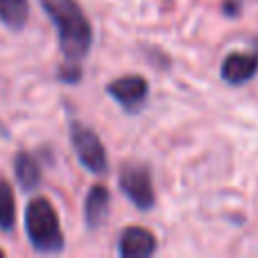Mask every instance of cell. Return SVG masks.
Wrapping results in <instances>:
<instances>
[{
  "instance_id": "9c48e42d",
  "label": "cell",
  "mask_w": 258,
  "mask_h": 258,
  "mask_svg": "<svg viewBox=\"0 0 258 258\" xmlns=\"http://www.w3.org/2000/svg\"><path fill=\"white\" fill-rule=\"evenodd\" d=\"M14 168H16V179L21 183L23 190H32V188L39 186L41 181V168L36 165V161L32 159L25 152H18L16 161H14Z\"/></svg>"
},
{
  "instance_id": "5b68a950",
  "label": "cell",
  "mask_w": 258,
  "mask_h": 258,
  "mask_svg": "<svg viewBox=\"0 0 258 258\" xmlns=\"http://www.w3.org/2000/svg\"><path fill=\"white\" fill-rule=\"evenodd\" d=\"M107 93L120 104L127 111H136L138 107H143V102L147 100L150 86L143 77L138 75H127V77H118L111 84L107 86Z\"/></svg>"
},
{
  "instance_id": "7c38bea8",
  "label": "cell",
  "mask_w": 258,
  "mask_h": 258,
  "mask_svg": "<svg viewBox=\"0 0 258 258\" xmlns=\"http://www.w3.org/2000/svg\"><path fill=\"white\" fill-rule=\"evenodd\" d=\"M59 77H61V82H80L82 77V68L80 63H73V61H66V66L59 71Z\"/></svg>"
},
{
  "instance_id": "4fadbf2b",
  "label": "cell",
  "mask_w": 258,
  "mask_h": 258,
  "mask_svg": "<svg viewBox=\"0 0 258 258\" xmlns=\"http://www.w3.org/2000/svg\"><path fill=\"white\" fill-rule=\"evenodd\" d=\"M0 132H5V129H3V125H0Z\"/></svg>"
},
{
  "instance_id": "8992f818",
  "label": "cell",
  "mask_w": 258,
  "mask_h": 258,
  "mask_svg": "<svg viewBox=\"0 0 258 258\" xmlns=\"http://www.w3.org/2000/svg\"><path fill=\"white\" fill-rule=\"evenodd\" d=\"M154 249H156L154 233L143 227L125 229L120 236V242H118V251L125 258H145L154 254Z\"/></svg>"
},
{
  "instance_id": "7a4b0ae2",
  "label": "cell",
  "mask_w": 258,
  "mask_h": 258,
  "mask_svg": "<svg viewBox=\"0 0 258 258\" xmlns=\"http://www.w3.org/2000/svg\"><path fill=\"white\" fill-rule=\"evenodd\" d=\"M25 231L32 247L41 254H54L63 249V233L54 206L43 197L30 202L25 211Z\"/></svg>"
},
{
  "instance_id": "52a82bcc",
  "label": "cell",
  "mask_w": 258,
  "mask_h": 258,
  "mask_svg": "<svg viewBox=\"0 0 258 258\" xmlns=\"http://www.w3.org/2000/svg\"><path fill=\"white\" fill-rule=\"evenodd\" d=\"M258 71V54L251 52H231L222 61V77L229 84H245Z\"/></svg>"
},
{
  "instance_id": "6da1fadb",
  "label": "cell",
  "mask_w": 258,
  "mask_h": 258,
  "mask_svg": "<svg viewBox=\"0 0 258 258\" xmlns=\"http://www.w3.org/2000/svg\"><path fill=\"white\" fill-rule=\"evenodd\" d=\"M39 5L57 27L63 59L80 63L89 54L91 43H93V30L82 7L75 0H39Z\"/></svg>"
},
{
  "instance_id": "3957f363",
  "label": "cell",
  "mask_w": 258,
  "mask_h": 258,
  "mask_svg": "<svg viewBox=\"0 0 258 258\" xmlns=\"http://www.w3.org/2000/svg\"><path fill=\"white\" fill-rule=\"evenodd\" d=\"M71 141L75 147V154L80 159V163L86 170L95 174H104L109 170V159L104 152L102 141L98 138V134L93 129H89L86 125L80 122H71Z\"/></svg>"
},
{
  "instance_id": "ba28073f",
  "label": "cell",
  "mask_w": 258,
  "mask_h": 258,
  "mask_svg": "<svg viewBox=\"0 0 258 258\" xmlns=\"http://www.w3.org/2000/svg\"><path fill=\"white\" fill-rule=\"evenodd\" d=\"M109 202H111V195L104 186H93L89 190L84 202V218L91 229L100 227L104 222V218L109 215Z\"/></svg>"
},
{
  "instance_id": "277c9868",
  "label": "cell",
  "mask_w": 258,
  "mask_h": 258,
  "mask_svg": "<svg viewBox=\"0 0 258 258\" xmlns=\"http://www.w3.org/2000/svg\"><path fill=\"white\" fill-rule=\"evenodd\" d=\"M120 190L134 202L136 209H152L154 204V186H152V174L145 165H125L118 177Z\"/></svg>"
},
{
  "instance_id": "30bf717a",
  "label": "cell",
  "mask_w": 258,
  "mask_h": 258,
  "mask_svg": "<svg viewBox=\"0 0 258 258\" xmlns=\"http://www.w3.org/2000/svg\"><path fill=\"white\" fill-rule=\"evenodd\" d=\"M30 16V0H0V21L12 30H21Z\"/></svg>"
},
{
  "instance_id": "8fae6325",
  "label": "cell",
  "mask_w": 258,
  "mask_h": 258,
  "mask_svg": "<svg viewBox=\"0 0 258 258\" xmlns=\"http://www.w3.org/2000/svg\"><path fill=\"white\" fill-rule=\"evenodd\" d=\"M14 220H16V202H14V190L5 179H0V229L12 231Z\"/></svg>"
}]
</instances>
